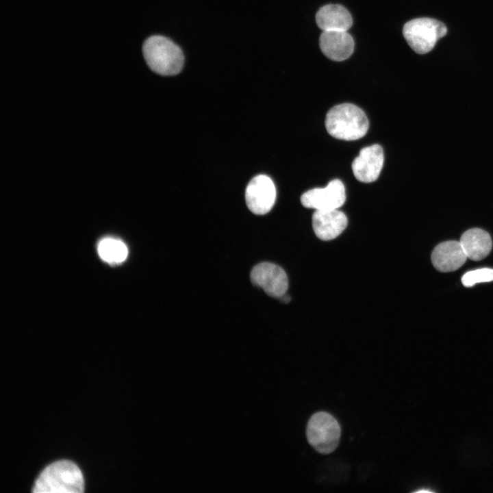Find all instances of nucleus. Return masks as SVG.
<instances>
[{
    "label": "nucleus",
    "instance_id": "6e6552de",
    "mask_svg": "<svg viewBox=\"0 0 493 493\" xmlns=\"http://www.w3.org/2000/svg\"><path fill=\"white\" fill-rule=\"evenodd\" d=\"M245 199L253 214L263 215L269 212L276 199V189L273 180L265 175L254 177L246 186Z\"/></svg>",
    "mask_w": 493,
    "mask_h": 493
},
{
    "label": "nucleus",
    "instance_id": "1a4fd4ad",
    "mask_svg": "<svg viewBox=\"0 0 493 493\" xmlns=\"http://www.w3.org/2000/svg\"><path fill=\"white\" fill-rule=\"evenodd\" d=\"M383 162V151L379 144L364 147L352 163L353 175L361 182H373L379 177Z\"/></svg>",
    "mask_w": 493,
    "mask_h": 493
},
{
    "label": "nucleus",
    "instance_id": "20e7f679",
    "mask_svg": "<svg viewBox=\"0 0 493 493\" xmlns=\"http://www.w3.org/2000/svg\"><path fill=\"white\" fill-rule=\"evenodd\" d=\"M447 33L445 25L431 18H418L407 22L403 29L405 39L417 53L425 54L433 49L437 41Z\"/></svg>",
    "mask_w": 493,
    "mask_h": 493
},
{
    "label": "nucleus",
    "instance_id": "ddd939ff",
    "mask_svg": "<svg viewBox=\"0 0 493 493\" xmlns=\"http://www.w3.org/2000/svg\"><path fill=\"white\" fill-rule=\"evenodd\" d=\"M316 21L323 31H347L353 23L349 11L338 4L320 8L316 13Z\"/></svg>",
    "mask_w": 493,
    "mask_h": 493
},
{
    "label": "nucleus",
    "instance_id": "dca6fc26",
    "mask_svg": "<svg viewBox=\"0 0 493 493\" xmlns=\"http://www.w3.org/2000/svg\"><path fill=\"white\" fill-rule=\"evenodd\" d=\"M492 280L493 269L488 268L469 271L465 273L462 278V282L466 287H470L477 283Z\"/></svg>",
    "mask_w": 493,
    "mask_h": 493
},
{
    "label": "nucleus",
    "instance_id": "7ed1b4c3",
    "mask_svg": "<svg viewBox=\"0 0 493 493\" xmlns=\"http://www.w3.org/2000/svg\"><path fill=\"white\" fill-rule=\"evenodd\" d=\"M142 51L149 68L162 75H175L182 69L184 56L181 49L168 38L155 35L144 42Z\"/></svg>",
    "mask_w": 493,
    "mask_h": 493
},
{
    "label": "nucleus",
    "instance_id": "39448f33",
    "mask_svg": "<svg viewBox=\"0 0 493 493\" xmlns=\"http://www.w3.org/2000/svg\"><path fill=\"white\" fill-rule=\"evenodd\" d=\"M306 432L311 446L320 453L328 454L337 448L341 430L338 421L331 414L319 412L309 420Z\"/></svg>",
    "mask_w": 493,
    "mask_h": 493
},
{
    "label": "nucleus",
    "instance_id": "f03ea898",
    "mask_svg": "<svg viewBox=\"0 0 493 493\" xmlns=\"http://www.w3.org/2000/svg\"><path fill=\"white\" fill-rule=\"evenodd\" d=\"M325 127L333 138L344 140H358L366 135L369 127L364 112L352 103H342L327 114Z\"/></svg>",
    "mask_w": 493,
    "mask_h": 493
},
{
    "label": "nucleus",
    "instance_id": "0eeeda50",
    "mask_svg": "<svg viewBox=\"0 0 493 493\" xmlns=\"http://www.w3.org/2000/svg\"><path fill=\"white\" fill-rule=\"evenodd\" d=\"M251 282L270 296L280 299L286 294L288 278L286 272L277 264L262 262L253 267L251 272Z\"/></svg>",
    "mask_w": 493,
    "mask_h": 493
},
{
    "label": "nucleus",
    "instance_id": "f8f14e48",
    "mask_svg": "<svg viewBox=\"0 0 493 493\" xmlns=\"http://www.w3.org/2000/svg\"><path fill=\"white\" fill-rule=\"evenodd\" d=\"M467 256L458 241H446L438 244L431 253L433 266L440 272H452L459 268Z\"/></svg>",
    "mask_w": 493,
    "mask_h": 493
},
{
    "label": "nucleus",
    "instance_id": "9b49d317",
    "mask_svg": "<svg viewBox=\"0 0 493 493\" xmlns=\"http://www.w3.org/2000/svg\"><path fill=\"white\" fill-rule=\"evenodd\" d=\"M319 44L324 55L334 61L346 60L354 50V40L346 31H323Z\"/></svg>",
    "mask_w": 493,
    "mask_h": 493
},
{
    "label": "nucleus",
    "instance_id": "2eb2a0df",
    "mask_svg": "<svg viewBox=\"0 0 493 493\" xmlns=\"http://www.w3.org/2000/svg\"><path fill=\"white\" fill-rule=\"evenodd\" d=\"M100 257L109 263L123 262L128 253L126 245L121 240L114 238H105L98 246Z\"/></svg>",
    "mask_w": 493,
    "mask_h": 493
},
{
    "label": "nucleus",
    "instance_id": "423d86ee",
    "mask_svg": "<svg viewBox=\"0 0 493 493\" xmlns=\"http://www.w3.org/2000/svg\"><path fill=\"white\" fill-rule=\"evenodd\" d=\"M345 201V188L340 179L331 181L325 188L307 190L301 197L305 207L316 210H336L342 206Z\"/></svg>",
    "mask_w": 493,
    "mask_h": 493
},
{
    "label": "nucleus",
    "instance_id": "9d476101",
    "mask_svg": "<svg viewBox=\"0 0 493 493\" xmlns=\"http://www.w3.org/2000/svg\"><path fill=\"white\" fill-rule=\"evenodd\" d=\"M348 220L338 209L316 210L312 215V227L315 235L322 240H333L346 229Z\"/></svg>",
    "mask_w": 493,
    "mask_h": 493
},
{
    "label": "nucleus",
    "instance_id": "f3484780",
    "mask_svg": "<svg viewBox=\"0 0 493 493\" xmlns=\"http://www.w3.org/2000/svg\"><path fill=\"white\" fill-rule=\"evenodd\" d=\"M280 299H281V301H283L285 303H288V302L290 301V299H291L290 297L289 296V295H288L286 294H285L283 296H282Z\"/></svg>",
    "mask_w": 493,
    "mask_h": 493
},
{
    "label": "nucleus",
    "instance_id": "f257e3e1",
    "mask_svg": "<svg viewBox=\"0 0 493 493\" xmlns=\"http://www.w3.org/2000/svg\"><path fill=\"white\" fill-rule=\"evenodd\" d=\"M84 490L82 473L68 460H60L47 466L32 490L34 493H81Z\"/></svg>",
    "mask_w": 493,
    "mask_h": 493
},
{
    "label": "nucleus",
    "instance_id": "4468645a",
    "mask_svg": "<svg viewBox=\"0 0 493 493\" xmlns=\"http://www.w3.org/2000/svg\"><path fill=\"white\" fill-rule=\"evenodd\" d=\"M468 258L479 261L490 253L492 242L490 236L485 231L472 228L465 231L459 241Z\"/></svg>",
    "mask_w": 493,
    "mask_h": 493
}]
</instances>
